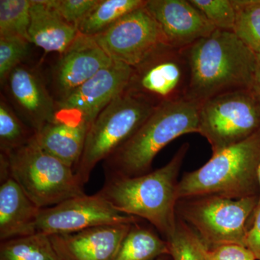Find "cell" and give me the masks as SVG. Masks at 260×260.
I'll return each mask as SVG.
<instances>
[{
	"label": "cell",
	"mask_w": 260,
	"mask_h": 260,
	"mask_svg": "<svg viewBox=\"0 0 260 260\" xmlns=\"http://www.w3.org/2000/svg\"><path fill=\"white\" fill-rule=\"evenodd\" d=\"M185 51L190 71L186 100L200 104L219 94L253 89L257 56L234 32L216 29Z\"/></svg>",
	"instance_id": "obj_1"
},
{
	"label": "cell",
	"mask_w": 260,
	"mask_h": 260,
	"mask_svg": "<svg viewBox=\"0 0 260 260\" xmlns=\"http://www.w3.org/2000/svg\"><path fill=\"white\" fill-rule=\"evenodd\" d=\"M189 143L181 145L170 161L138 177H107L99 194L121 213L145 219L167 240L177 228L178 177Z\"/></svg>",
	"instance_id": "obj_2"
},
{
	"label": "cell",
	"mask_w": 260,
	"mask_h": 260,
	"mask_svg": "<svg viewBox=\"0 0 260 260\" xmlns=\"http://www.w3.org/2000/svg\"><path fill=\"white\" fill-rule=\"evenodd\" d=\"M199 103L184 100L155 109L138 131L104 161L106 176L134 177L150 172L159 152L181 135L198 133Z\"/></svg>",
	"instance_id": "obj_3"
},
{
	"label": "cell",
	"mask_w": 260,
	"mask_h": 260,
	"mask_svg": "<svg viewBox=\"0 0 260 260\" xmlns=\"http://www.w3.org/2000/svg\"><path fill=\"white\" fill-rule=\"evenodd\" d=\"M260 164V129L249 138L213 153L203 167L179 181V200L218 195L231 199L256 196Z\"/></svg>",
	"instance_id": "obj_4"
},
{
	"label": "cell",
	"mask_w": 260,
	"mask_h": 260,
	"mask_svg": "<svg viewBox=\"0 0 260 260\" xmlns=\"http://www.w3.org/2000/svg\"><path fill=\"white\" fill-rule=\"evenodd\" d=\"M3 154L11 177L42 209L85 194L74 169L43 150L34 138L26 145Z\"/></svg>",
	"instance_id": "obj_5"
},
{
	"label": "cell",
	"mask_w": 260,
	"mask_h": 260,
	"mask_svg": "<svg viewBox=\"0 0 260 260\" xmlns=\"http://www.w3.org/2000/svg\"><path fill=\"white\" fill-rule=\"evenodd\" d=\"M156 108L124 91L98 115L89 129L83 154L74 170L82 185L88 183L98 164L131 138Z\"/></svg>",
	"instance_id": "obj_6"
},
{
	"label": "cell",
	"mask_w": 260,
	"mask_h": 260,
	"mask_svg": "<svg viewBox=\"0 0 260 260\" xmlns=\"http://www.w3.org/2000/svg\"><path fill=\"white\" fill-rule=\"evenodd\" d=\"M181 219L208 249L223 244L246 246L247 222L259 204V197L231 199L218 195H205L184 199Z\"/></svg>",
	"instance_id": "obj_7"
},
{
	"label": "cell",
	"mask_w": 260,
	"mask_h": 260,
	"mask_svg": "<svg viewBox=\"0 0 260 260\" xmlns=\"http://www.w3.org/2000/svg\"><path fill=\"white\" fill-rule=\"evenodd\" d=\"M260 129V99L253 89L219 94L200 104L198 133L213 153L237 144Z\"/></svg>",
	"instance_id": "obj_8"
},
{
	"label": "cell",
	"mask_w": 260,
	"mask_h": 260,
	"mask_svg": "<svg viewBox=\"0 0 260 260\" xmlns=\"http://www.w3.org/2000/svg\"><path fill=\"white\" fill-rule=\"evenodd\" d=\"M189 76L185 49L165 46L133 68L124 91L158 107L186 99Z\"/></svg>",
	"instance_id": "obj_9"
},
{
	"label": "cell",
	"mask_w": 260,
	"mask_h": 260,
	"mask_svg": "<svg viewBox=\"0 0 260 260\" xmlns=\"http://www.w3.org/2000/svg\"><path fill=\"white\" fill-rule=\"evenodd\" d=\"M93 38L112 61L133 68L160 48L169 46L145 5Z\"/></svg>",
	"instance_id": "obj_10"
},
{
	"label": "cell",
	"mask_w": 260,
	"mask_h": 260,
	"mask_svg": "<svg viewBox=\"0 0 260 260\" xmlns=\"http://www.w3.org/2000/svg\"><path fill=\"white\" fill-rule=\"evenodd\" d=\"M139 218L121 213L102 195L84 194L42 208L37 233L47 236L72 234L90 228L135 224Z\"/></svg>",
	"instance_id": "obj_11"
},
{
	"label": "cell",
	"mask_w": 260,
	"mask_h": 260,
	"mask_svg": "<svg viewBox=\"0 0 260 260\" xmlns=\"http://www.w3.org/2000/svg\"><path fill=\"white\" fill-rule=\"evenodd\" d=\"M132 72L131 67L113 61L68 96L56 102V116L73 118L91 126L98 115L124 93Z\"/></svg>",
	"instance_id": "obj_12"
},
{
	"label": "cell",
	"mask_w": 260,
	"mask_h": 260,
	"mask_svg": "<svg viewBox=\"0 0 260 260\" xmlns=\"http://www.w3.org/2000/svg\"><path fill=\"white\" fill-rule=\"evenodd\" d=\"M3 88L17 114L35 133L55 119L56 100L34 68L20 64L12 72Z\"/></svg>",
	"instance_id": "obj_13"
},
{
	"label": "cell",
	"mask_w": 260,
	"mask_h": 260,
	"mask_svg": "<svg viewBox=\"0 0 260 260\" xmlns=\"http://www.w3.org/2000/svg\"><path fill=\"white\" fill-rule=\"evenodd\" d=\"M112 62L93 37L79 34L67 50L59 54L54 67L52 80L56 102L68 96Z\"/></svg>",
	"instance_id": "obj_14"
},
{
	"label": "cell",
	"mask_w": 260,
	"mask_h": 260,
	"mask_svg": "<svg viewBox=\"0 0 260 260\" xmlns=\"http://www.w3.org/2000/svg\"><path fill=\"white\" fill-rule=\"evenodd\" d=\"M145 8L172 47L185 49L216 30L187 0H146Z\"/></svg>",
	"instance_id": "obj_15"
},
{
	"label": "cell",
	"mask_w": 260,
	"mask_h": 260,
	"mask_svg": "<svg viewBox=\"0 0 260 260\" xmlns=\"http://www.w3.org/2000/svg\"><path fill=\"white\" fill-rule=\"evenodd\" d=\"M133 225H103L49 237L60 260H114Z\"/></svg>",
	"instance_id": "obj_16"
},
{
	"label": "cell",
	"mask_w": 260,
	"mask_h": 260,
	"mask_svg": "<svg viewBox=\"0 0 260 260\" xmlns=\"http://www.w3.org/2000/svg\"><path fill=\"white\" fill-rule=\"evenodd\" d=\"M41 210L11 177L6 155L0 153L1 242L36 234Z\"/></svg>",
	"instance_id": "obj_17"
},
{
	"label": "cell",
	"mask_w": 260,
	"mask_h": 260,
	"mask_svg": "<svg viewBox=\"0 0 260 260\" xmlns=\"http://www.w3.org/2000/svg\"><path fill=\"white\" fill-rule=\"evenodd\" d=\"M90 127L85 121L56 116L35 133L34 139L43 150L75 170L83 154Z\"/></svg>",
	"instance_id": "obj_18"
},
{
	"label": "cell",
	"mask_w": 260,
	"mask_h": 260,
	"mask_svg": "<svg viewBox=\"0 0 260 260\" xmlns=\"http://www.w3.org/2000/svg\"><path fill=\"white\" fill-rule=\"evenodd\" d=\"M28 34L31 44L46 52L61 54L74 42L79 32L47 0H31Z\"/></svg>",
	"instance_id": "obj_19"
},
{
	"label": "cell",
	"mask_w": 260,
	"mask_h": 260,
	"mask_svg": "<svg viewBox=\"0 0 260 260\" xmlns=\"http://www.w3.org/2000/svg\"><path fill=\"white\" fill-rule=\"evenodd\" d=\"M145 3L146 0H98L78 25V32L85 37H95Z\"/></svg>",
	"instance_id": "obj_20"
},
{
	"label": "cell",
	"mask_w": 260,
	"mask_h": 260,
	"mask_svg": "<svg viewBox=\"0 0 260 260\" xmlns=\"http://www.w3.org/2000/svg\"><path fill=\"white\" fill-rule=\"evenodd\" d=\"M169 255V244L157 234L133 224L114 260H155Z\"/></svg>",
	"instance_id": "obj_21"
},
{
	"label": "cell",
	"mask_w": 260,
	"mask_h": 260,
	"mask_svg": "<svg viewBox=\"0 0 260 260\" xmlns=\"http://www.w3.org/2000/svg\"><path fill=\"white\" fill-rule=\"evenodd\" d=\"M0 260H60L49 236L36 234L3 241Z\"/></svg>",
	"instance_id": "obj_22"
},
{
	"label": "cell",
	"mask_w": 260,
	"mask_h": 260,
	"mask_svg": "<svg viewBox=\"0 0 260 260\" xmlns=\"http://www.w3.org/2000/svg\"><path fill=\"white\" fill-rule=\"evenodd\" d=\"M35 135L15 113L5 96L0 101V149L8 153L28 143Z\"/></svg>",
	"instance_id": "obj_23"
},
{
	"label": "cell",
	"mask_w": 260,
	"mask_h": 260,
	"mask_svg": "<svg viewBox=\"0 0 260 260\" xmlns=\"http://www.w3.org/2000/svg\"><path fill=\"white\" fill-rule=\"evenodd\" d=\"M236 9L234 34L260 55V0H233Z\"/></svg>",
	"instance_id": "obj_24"
},
{
	"label": "cell",
	"mask_w": 260,
	"mask_h": 260,
	"mask_svg": "<svg viewBox=\"0 0 260 260\" xmlns=\"http://www.w3.org/2000/svg\"><path fill=\"white\" fill-rule=\"evenodd\" d=\"M30 8L31 0H0V37H20L30 43Z\"/></svg>",
	"instance_id": "obj_25"
},
{
	"label": "cell",
	"mask_w": 260,
	"mask_h": 260,
	"mask_svg": "<svg viewBox=\"0 0 260 260\" xmlns=\"http://www.w3.org/2000/svg\"><path fill=\"white\" fill-rule=\"evenodd\" d=\"M166 241L172 260H208V248L198 234L181 219L177 220L175 232Z\"/></svg>",
	"instance_id": "obj_26"
},
{
	"label": "cell",
	"mask_w": 260,
	"mask_h": 260,
	"mask_svg": "<svg viewBox=\"0 0 260 260\" xmlns=\"http://www.w3.org/2000/svg\"><path fill=\"white\" fill-rule=\"evenodd\" d=\"M215 29L234 31L236 9L233 0H189Z\"/></svg>",
	"instance_id": "obj_27"
},
{
	"label": "cell",
	"mask_w": 260,
	"mask_h": 260,
	"mask_svg": "<svg viewBox=\"0 0 260 260\" xmlns=\"http://www.w3.org/2000/svg\"><path fill=\"white\" fill-rule=\"evenodd\" d=\"M30 43L20 37H0V83L3 87L12 72L23 64Z\"/></svg>",
	"instance_id": "obj_28"
},
{
	"label": "cell",
	"mask_w": 260,
	"mask_h": 260,
	"mask_svg": "<svg viewBox=\"0 0 260 260\" xmlns=\"http://www.w3.org/2000/svg\"><path fill=\"white\" fill-rule=\"evenodd\" d=\"M47 2L65 21L78 29L79 24L95 6L98 0H47Z\"/></svg>",
	"instance_id": "obj_29"
},
{
	"label": "cell",
	"mask_w": 260,
	"mask_h": 260,
	"mask_svg": "<svg viewBox=\"0 0 260 260\" xmlns=\"http://www.w3.org/2000/svg\"><path fill=\"white\" fill-rule=\"evenodd\" d=\"M208 260H256L246 246L239 244H223L208 249Z\"/></svg>",
	"instance_id": "obj_30"
},
{
	"label": "cell",
	"mask_w": 260,
	"mask_h": 260,
	"mask_svg": "<svg viewBox=\"0 0 260 260\" xmlns=\"http://www.w3.org/2000/svg\"><path fill=\"white\" fill-rule=\"evenodd\" d=\"M246 247L252 252L256 260H260V203L254 213L252 225L246 235Z\"/></svg>",
	"instance_id": "obj_31"
},
{
	"label": "cell",
	"mask_w": 260,
	"mask_h": 260,
	"mask_svg": "<svg viewBox=\"0 0 260 260\" xmlns=\"http://www.w3.org/2000/svg\"><path fill=\"white\" fill-rule=\"evenodd\" d=\"M257 56V62H256V69L255 77H254L253 90H254L257 96L260 99V55Z\"/></svg>",
	"instance_id": "obj_32"
},
{
	"label": "cell",
	"mask_w": 260,
	"mask_h": 260,
	"mask_svg": "<svg viewBox=\"0 0 260 260\" xmlns=\"http://www.w3.org/2000/svg\"><path fill=\"white\" fill-rule=\"evenodd\" d=\"M257 177H258V183H259V203H260V164L259 166V169H258Z\"/></svg>",
	"instance_id": "obj_33"
},
{
	"label": "cell",
	"mask_w": 260,
	"mask_h": 260,
	"mask_svg": "<svg viewBox=\"0 0 260 260\" xmlns=\"http://www.w3.org/2000/svg\"><path fill=\"white\" fill-rule=\"evenodd\" d=\"M155 260H172V259L170 255H165L160 256V257H159L158 259Z\"/></svg>",
	"instance_id": "obj_34"
}]
</instances>
